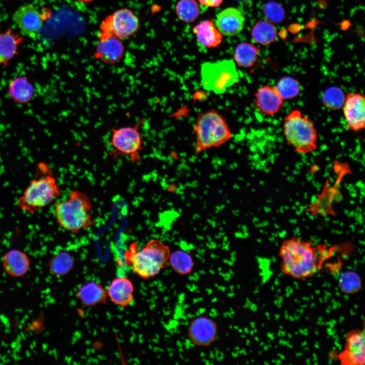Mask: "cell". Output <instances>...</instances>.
<instances>
[{"mask_svg":"<svg viewBox=\"0 0 365 365\" xmlns=\"http://www.w3.org/2000/svg\"><path fill=\"white\" fill-rule=\"evenodd\" d=\"M281 272L303 280L313 277L321 268V260L315 247L300 239L285 241L279 251Z\"/></svg>","mask_w":365,"mask_h":365,"instance_id":"1","label":"cell"},{"mask_svg":"<svg viewBox=\"0 0 365 365\" xmlns=\"http://www.w3.org/2000/svg\"><path fill=\"white\" fill-rule=\"evenodd\" d=\"M137 244L132 243L125 251L126 265L134 272L144 279L155 277L169 263V247L159 239H152L139 250Z\"/></svg>","mask_w":365,"mask_h":365,"instance_id":"2","label":"cell"},{"mask_svg":"<svg viewBox=\"0 0 365 365\" xmlns=\"http://www.w3.org/2000/svg\"><path fill=\"white\" fill-rule=\"evenodd\" d=\"M91 209L89 197L81 191L74 190L67 199L55 202L53 213L60 228L77 233L92 224Z\"/></svg>","mask_w":365,"mask_h":365,"instance_id":"3","label":"cell"},{"mask_svg":"<svg viewBox=\"0 0 365 365\" xmlns=\"http://www.w3.org/2000/svg\"><path fill=\"white\" fill-rule=\"evenodd\" d=\"M196 136V154L222 145L232 135L225 118L215 110L198 114L194 126Z\"/></svg>","mask_w":365,"mask_h":365,"instance_id":"4","label":"cell"},{"mask_svg":"<svg viewBox=\"0 0 365 365\" xmlns=\"http://www.w3.org/2000/svg\"><path fill=\"white\" fill-rule=\"evenodd\" d=\"M283 134L287 143L298 152L309 153L316 148L317 131L309 118L298 110L291 111L283 120Z\"/></svg>","mask_w":365,"mask_h":365,"instance_id":"5","label":"cell"},{"mask_svg":"<svg viewBox=\"0 0 365 365\" xmlns=\"http://www.w3.org/2000/svg\"><path fill=\"white\" fill-rule=\"evenodd\" d=\"M239 80L236 64L232 59L205 62L200 67V81L203 89L215 94L224 93Z\"/></svg>","mask_w":365,"mask_h":365,"instance_id":"6","label":"cell"},{"mask_svg":"<svg viewBox=\"0 0 365 365\" xmlns=\"http://www.w3.org/2000/svg\"><path fill=\"white\" fill-rule=\"evenodd\" d=\"M61 192L56 179L51 175L33 179L18 200L20 209L28 213L41 209L59 197Z\"/></svg>","mask_w":365,"mask_h":365,"instance_id":"7","label":"cell"},{"mask_svg":"<svg viewBox=\"0 0 365 365\" xmlns=\"http://www.w3.org/2000/svg\"><path fill=\"white\" fill-rule=\"evenodd\" d=\"M144 120L143 118L134 125L112 128L110 143L113 149L108 155L114 158L126 155L132 162L140 161L143 146L140 128Z\"/></svg>","mask_w":365,"mask_h":365,"instance_id":"8","label":"cell"},{"mask_svg":"<svg viewBox=\"0 0 365 365\" xmlns=\"http://www.w3.org/2000/svg\"><path fill=\"white\" fill-rule=\"evenodd\" d=\"M140 26L137 16L130 9L117 10L101 21L99 34L110 35L120 40L127 39L137 32Z\"/></svg>","mask_w":365,"mask_h":365,"instance_id":"9","label":"cell"},{"mask_svg":"<svg viewBox=\"0 0 365 365\" xmlns=\"http://www.w3.org/2000/svg\"><path fill=\"white\" fill-rule=\"evenodd\" d=\"M341 365H363L365 362L364 329H353L345 335L343 349L338 353Z\"/></svg>","mask_w":365,"mask_h":365,"instance_id":"10","label":"cell"},{"mask_svg":"<svg viewBox=\"0 0 365 365\" xmlns=\"http://www.w3.org/2000/svg\"><path fill=\"white\" fill-rule=\"evenodd\" d=\"M12 20L24 34L33 39L40 35L44 20L41 12L31 4L20 6L13 14Z\"/></svg>","mask_w":365,"mask_h":365,"instance_id":"11","label":"cell"},{"mask_svg":"<svg viewBox=\"0 0 365 365\" xmlns=\"http://www.w3.org/2000/svg\"><path fill=\"white\" fill-rule=\"evenodd\" d=\"M187 332L188 338L193 344L198 347H207L215 341L218 328L214 320L206 316H200L191 320Z\"/></svg>","mask_w":365,"mask_h":365,"instance_id":"12","label":"cell"},{"mask_svg":"<svg viewBox=\"0 0 365 365\" xmlns=\"http://www.w3.org/2000/svg\"><path fill=\"white\" fill-rule=\"evenodd\" d=\"M343 112L348 128L358 131L365 127V98L359 93L350 92L345 97Z\"/></svg>","mask_w":365,"mask_h":365,"instance_id":"13","label":"cell"},{"mask_svg":"<svg viewBox=\"0 0 365 365\" xmlns=\"http://www.w3.org/2000/svg\"><path fill=\"white\" fill-rule=\"evenodd\" d=\"M95 57L103 63L114 64L120 61L124 52V46L120 39L110 35L98 34Z\"/></svg>","mask_w":365,"mask_h":365,"instance_id":"14","label":"cell"},{"mask_svg":"<svg viewBox=\"0 0 365 365\" xmlns=\"http://www.w3.org/2000/svg\"><path fill=\"white\" fill-rule=\"evenodd\" d=\"M245 18L243 13L235 7L227 8L216 16L215 24L222 34L232 36L239 33L243 29Z\"/></svg>","mask_w":365,"mask_h":365,"instance_id":"15","label":"cell"},{"mask_svg":"<svg viewBox=\"0 0 365 365\" xmlns=\"http://www.w3.org/2000/svg\"><path fill=\"white\" fill-rule=\"evenodd\" d=\"M254 96L255 107L261 114L268 116L277 114L282 107L284 100L275 86L268 85L259 88Z\"/></svg>","mask_w":365,"mask_h":365,"instance_id":"16","label":"cell"},{"mask_svg":"<svg viewBox=\"0 0 365 365\" xmlns=\"http://www.w3.org/2000/svg\"><path fill=\"white\" fill-rule=\"evenodd\" d=\"M35 93L34 85L26 76H20L13 79L9 83L8 94L13 102L18 105L29 103Z\"/></svg>","mask_w":365,"mask_h":365,"instance_id":"17","label":"cell"},{"mask_svg":"<svg viewBox=\"0 0 365 365\" xmlns=\"http://www.w3.org/2000/svg\"><path fill=\"white\" fill-rule=\"evenodd\" d=\"M134 287L132 282L125 277L115 278L109 285L107 294L111 301L115 304L126 307L133 299Z\"/></svg>","mask_w":365,"mask_h":365,"instance_id":"18","label":"cell"},{"mask_svg":"<svg viewBox=\"0 0 365 365\" xmlns=\"http://www.w3.org/2000/svg\"><path fill=\"white\" fill-rule=\"evenodd\" d=\"M23 40L22 36L10 28L0 32V66H8L11 61L19 54V46Z\"/></svg>","mask_w":365,"mask_h":365,"instance_id":"19","label":"cell"},{"mask_svg":"<svg viewBox=\"0 0 365 365\" xmlns=\"http://www.w3.org/2000/svg\"><path fill=\"white\" fill-rule=\"evenodd\" d=\"M5 272L13 277L24 275L29 270L30 260L27 254L18 249L7 251L2 260Z\"/></svg>","mask_w":365,"mask_h":365,"instance_id":"20","label":"cell"},{"mask_svg":"<svg viewBox=\"0 0 365 365\" xmlns=\"http://www.w3.org/2000/svg\"><path fill=\"white\" fill-rule=\"evenodd\" d=\"M76 296L84 305L93 306L105 303L107 294L101 285L90 281L85 283L78 289Z\"/></svg>","mask_w":365,"mask_h":365,"instance_id":"21","label":"cell"},{"mask_svg":"<svg viewBox=\"0 0 365 365\" xmlns=\"http://www.w3.org/2000/svg\"><path fill=\"white\" fill-rule=\"evenodd\" d=\"M193 32L200 44L206 48L216 47L222 40V34L210 20L200 22L193 27Z\"/></svg>","mask_w":365,"mask_h":365,"instance_id":"22","label":"cell"},{"mask_svg":"<svg viewBox=\"0 0 365 365\" xmlns=\"http://www.w3.org/2000/svg\"><path fill=\"white\" fill-rule=\"evenodd\" d=\"M259 52V49L254 45L247 42L241 43L235 49L234 61L240 67H250L256 62Z\"/></svg>","mask_w":365,"mask_h":365,"instance_id":"23","label":"cell"},{"mask_svg":"<svg viewBox=\"0 0 365 365\" xmlns=\"http://www.w3.org/2000/svg\"><path fill=\"white\" fill-rule=\"evenodd\" d=\"M169 263L172 270L180 275L189 274L194 267L193 259L191 254L180 249L170 253Z\"/></svg>","mask_w":365,"mask_h":365,"instance_id":"24","label":"cell"},{"mask_svg":"<svg viewBox=\"0 0 365 365\" xmlns=\"http://www.w3.org/2000/svg\"><path fill=\"white\" fill-rule=\"evenodd\" d=\"M251 36L257 43L268 45L274 42L277 37L275 26L270 21H260L252 29Z\"/></svg>","mask_w":365,"mask_h":365,"instance_id":"25","label":"cell"},{"mask_svg":"<svg viewBox=\"0 0 365 365\" xmlns=\"http://www.w3.org/2000/svg\"><path fill=\"white\" fill-rule=\"evenodd\" d=\"M73 257L66 251H60L53 255L49 262V267L52 274L56 276H63L73 267Z\"/></svg>","mask_w":365,"mask_h":365,"instance_id":"26","label":"cell"},{"mask_svg":"<svg viewBox=\"0 0 365 365\" xmlns=\"http://www.w3.org/2000/svg\"><path fill=\"white\" fill-rule=\"evenodd\" d=\"M338 285L343 293L348 295L354 294L358 292L361 288V279L355 271H346L339 276Z\"/></svg>","mask_w":365,"mask_h":365,"instance_id":"27","label":"cell"},{"mask_svg":"<svg viewBox=\"0 0 365 365\" xmlns=\"http://www.w3.org/2000/svg\"><path fill=\"white\" fill-rule=\"evenodd\" d=\"M175 12L179 19L190 23L197 18L200 9L195 0H179L175 6Z\"/></svg>","mask_w":365,"mask_h":365,"instance_id":"28","label":"cell"},{"mask_svg":"<svg viewBox=\"0 0 365 365\" xmlns=\"http://www.w3.org/2000/svg\"><path fill=\"white\" fill-rule=\"evenodd\" d=\"M343 91L337 87H332L326 89L322 96L324 106L331 110H337L343 106L345 99Z\"/></svg>","mask_w":365,"mask_h":365,"instance_id":"29","label":"cell"},{"mask_svg":"<svg viewBox=\"0 0 365 365\" xmlns=\"http://www.w3.org/2000/svg\"><path fill=\"white\" fill-rule=\"evenodd\" d=\"M275 87L284 100L296 97L301 91L298 81L290 77L281 78Z\"/></svg>","mask_w":365,"mask_h":365,"instance_id":"30","label":"cell"},{"mask_svg":"<svg viewBox=\"0 0 365 365\" xmlns=\"http://www.w3.org/2000/svg\"><path fill=\"white\" fill-rule=\"evenodd\" d=\"M263 13L267 19L271 22H281L285 17L283 8L274 2H269L265 5L263 7Z\"/></svg>","mask_w":365,"mask_h":365,"instance_id":"31","label":"cell"},{"mask_svg":"<svg viewBox=\"0 0 365 365\" xmlns=\"http://www.w3.org/2000/svg\"><path fill=\"white\" fill-rule=\"evenodd\" d=\"M202 5L209 7L219 6L224 0H198Z\"/></svg>","mask_w":365,"mask_h":365,"instance_id":"32","label":"cell"},{"mask_svg":"<svg viewBox=\"0 0 365 365\" xmlns=\"http://www.w3.org/2000/svg\"><path fill=\"white\" fill-rule=\"evenodd\" d=\"M79 2H83V3H88L90 2L91 1H93L94 0H76Z\"/></svg>","mask_w":365,"mask_h":365,"instance_id":"33","label":"cell"}]
</instances>
